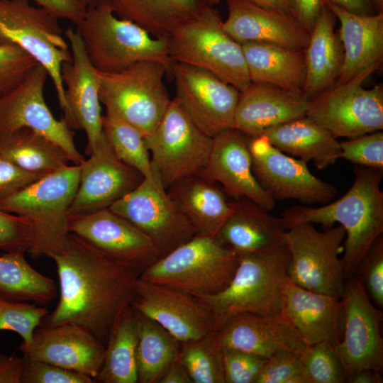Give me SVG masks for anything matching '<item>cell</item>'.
Here are the masks:
<instances>
[{
  "mask_svg": "<svg viewBox=\"0 0 383 383\" xmlns=\"http://www.w3.org/2000/svg\"><path fill=\"white\" fill-rule=\"evenodd\" d=\"M50 257L57 266L60 295L40 325H79L106 345L119 316L131 305L142 272L70 233L64 250Z\"/></svg>",
  "mask_w": 383,
  "mask_h": 383,
  "instance_id": "6da1fadb",
  "label": "cell"
},
{
  "mask_svg": "<svg viewBox=\"0 0 383 383\" xmlns=\"http://www.w3.org/2000/svg\"><path fill=\"white\" fill-rule=\"evenodd\" d=\"M354 174L351 187L338 200L319 207L296 205L281 216L286 230L302 223L342 226L345 231L342 257L345 279L356 274L360 260L383 233V169L356 165Z\"/></svg>",
  "mask_w": 383,
  "mask_h": 383,
  "instance_id": "7a4b0ae2",
  "label": "cell"
},
{
  "mask_svg": "<svg viewBox=\"0 0 383 383\" xmlns=\"http://www.w3.org/2000/svg\"><path fill=\"white\" fill-rule=\"evenodd\" d=\"M77 29L99 72H117L138 62L155 61L162 64L171 77L168 38H156L135 23L118 17L110 0H95Z\"/></svg>",
  "mask_w": 383,
  "mask_h": 383,
  "instance_id": "3957f363",
  "label": "cell"
},
{
  "mask_svg": "<svg viewBox=\"0 0 383 383\" xmlns=\"http://www.w3.org/2000/svg\"><path fill=\"white\" fill-rule=\"evenodd\" d=\"M239 256L227 287L216 294L199 296L213 316L216 331L240 313L277 315L282 312V293L288 279L290 255L282 243ZM197 297V296H196Z\"/></svg>",
  "mask_w": 383,
  "mask_h": 383,
  "instance_id": "277c9868",
  "label": "cell"
},
{
  "mask_svg": "<svg viewBox=\"0 0 383 383\" xmlns=\"http://www.w3.org/2000/svg\"><path fill=\"white\" fill-rule=\"evenodd\" d=\"M79 182V165H67L0 200V210L24 216L33 230L34 257L62 252L68 240L70 208Z\"/></svg>",
  "mask_w": 383,
  "mask_h": 383,
  "instance_id": "5b68a950",
  "label": "cell"
},
{
  "mask_svg": "<svg viewBox=\"0 0 383 383\" xmlns=\"http://www.w3.org/2000/svg\"><path fill=\"white\" fill-rule=\"evenodd\" d=\"M239 256L216 237L196 234L160 257L140 278L169 286L193 296H211L231 282Z\"/></svg>",
  "mask_w": 383,
  "mask_h": 383,
  "instance_id": "8992f818",
  "label": "cell"
},
{
  "mask_svg": "<svg viewBox=\"0 0 383 383\" xmlns=\"http://www.w3.org/2000/svg\"><path fill=\"white\" fill-rule=\"evenodd\" d=\"M220 13L202 4L168 38L172 61L212 72L240 91L250 82L241 44L224 29Z\"/></svg>",
  "mask_w": 383,
  "mask_h": 383,
  "instance_id": "52a82bcc",
  "label": "cell"
},
{
  "mask_svg": "<svg viewBox=\"0 0 383 383\" xmlns=\"http://www.w3.org/2000/svg\"><path fill=\"white\" fill-rule=\"evenodd\" d=\"M165 75H169L167 68L155 61L138 62L117 72L98 71L100 102L146 138L156 129L172 100Z\"/></svg>",
  "mask_w": 383,
  "mask_h": 383,
  "instance_id": "ba28073f",
  "label": "cell"
},
{
  "mask_svg": "<svg viewBox=\"0 0 383 383\" xmlns=\"http://www.w3.org/2000/svg\"><path fill=\"white\" fill-rule=\"evenodd\" d=\"M58 18L28 0H0V42L16 44L47 71L64 116L67 106L61 76L63 63L71 62L69 45Z\"/></svg>",
  "mask_w": 383,
  "mask_h": 383,
  "instance_id": "9c48e42d",
  "label": "cell"
},
{
  "mask_svg": "<svg viewBox=\"0 0 383 383\" xmlns=\"http://www.w3.org/2000/svg\"><path fill=\"white\" fill-rule=\"evenodd\" d=\"M345 237L340 225L320 231L313 223H302L286 230L282 240L290 255L288 279L309 291L341 299L345 277L340 255Z\"/></svg>",
  "mask_w": 383,
  "mask_h": 383,
  "instance_id": "30bf717a",
  "label": "cell"
},
{
  "mask_svg": "<svg viewBox=\"0 0 383 383\" xmlns=\"http://www.w3.org/2000/svg\"><path fill=\"white\" fill-rule=\"evenodd\" d=\"M155 175L167 189L200 174L208 162L213 138L201 130L174 98L154 132L145 138Z\"/></svg>",
  "mask_w": 383,
  "mask_h": 383,
  "instance_id": "8fae6325",
  "label": "cell"
},
{
  "mask_svg": "<svg viewBox=\"0 0 383 383\" xmlns=\"http://www.w3.org/2000/svg\"><path fill=\"white\" fill-rule=\"evenodd\" d=\"M380 65H372L347 82L335 84L309 101L306 116L335 138H352L383 129V85L364 82Z\"/></svg>",
  "mask_w": 383,
  "mask_h": 383,
  "instance_id": "7c38bea8",
  "label": "cell"
},
{
  "mask_svg": "<svg viewBox=\"0 0 383 383\" xmlns=\"http://www.w3.org/2000/svg\"><path fill=\"white\" fill-rule=\"evenodd\" d=\"M109 209L145 233L160 257L196 235L189 218L158 179L144 178Z\"/></svg>",
  "mask_w": 383,
  "mask_h": 383,
  "instance_id": "4fadbf2b",
  "label": "cell"
},
{
  "mask_svg": "<svg viewBox=\"0 0 383 383\" xmlns=\"http://www.w3.org/2000/svg\"><path fill=\"white\" fill-rule=\"evenodd\" d=\"M341 299L343 331L335 349L346 379L362 370L382 373V309L371 301L357 275L345 279Z\"/></svg>",
  "mask_w": 383,
  "mask_h": 383,
  "instance_id": "5bb4252c",
  "label": "cell"
},
{
  "mask_svg": "<svg viewBox=\"0 0 383 383\" xmlns=\"http://www.w3.org/2000/svg\"><path fill=\"white\" fill-rule=\"evenodd\" d=\"M252 172L260 185L276 200L294 199L304 204L331 202L335 185L314 176L307 163L286 155L266 137H248Z\"/></svg>",
  "mask_w": 383,
  "mask_h": 383,
  "instance_id": "9a60e30c",
  "label": "cell"
},
{
  "mask_svg": "<svg viewBox=\"0 0 383 383\" xmlns=\"http://www.w3.org/2000/svg\"><path fill=\"white\" fill-rule=\"evenodd\" d=\"M175 99L191 118L211 137L233 128L240 91L206 70L172 63Z\"/></svg>",
  "mask_w": 383,
  "mask_h": 383,
  "instance_id": "2e32d148",
  "label": "cell"
},
{
  "mask_svg": "<svg viewBox=\"0 0 383 383\" xmlns=\"http://www.w3.org/2000/svg\"><path fill=\"white\" fill-rule=\"evenodd\" d=\"M131 306L158 323L179 343L216 331L213 316L201 299L169 286L139 277Z\"/></svg>",
  "mask_w": 383,
  "mask_h": 383,
  "instance_id": "e0dca14e",
  "label": "cell"
},
{
  "mask_svg": "<svg viewBox=\"0 0 383 383\" xmlns=\"http://www.w3.org/2000/svg\"><path fill=\"white\" fill-rule=\"evenodd\" d=\"M48 77L46 70L38 64L18 87L0 97V131L31 128L61 146L74 165H80L84 157L77 149L73 129L64 118H55L45 103Z\"/></svg>",
  "mask_w": 383,
  "mask_h": 383,
  "instance_id": "ac0fdd59",
  "label": "cell"
},
{
  "mask_svg": "<svg viewBox=\"0 0 383 383\" xmlns=\"http://www.w3.org/2000/svg\"><path fill=\"white\" fill-rule=\"evenodd\" d=\"M68 231L111 259L141 272L160 257L145 233L109 208L70 214Z\"/></svg>",
  "mask_w": 383,
  "mask_h": 383,
  "instance_id": "d6986e66",
  "label": "cell"
},
{
  "mask_svg": "<svg viewBox=\"0 0 383 383\" xmlns=\"http://www.w3.org/2000/svg\"><path fill=\"white\" fill-rule=\"evenodd\" d=\"M65 35L69 43L72 60L63 63L61 67L67 106L63 118L72 129L85 132L87 138L85 151L89 155L104 135L98 70L89 60L77 29L69 27Z\"/></svg>",
  "mask_w": 383,
  "mask_h": 383,
  "instance_id": "ffe728a7",
  "label": "cell"
},
{
  "mask_svg": "<svg viewBox=\"0 0 383 383\" xmlns=\"http://www.w3.org/2000/svg\"><path fill=\"white\" fill-rule=\"evenodd\" d=\"M79 165V182L70 214L108 209L134 189L144 179L114 154L105 135Z\"/></svg>",
  "mask_w": 383,
  "mask_h": 383,
  "instance_id": "44dd1931",
  "label": "cell"
},
{
  "mask_svg": "<svg viewBox=\"0 0 383 383\" xmlns=\"http://www.w3.org/2000/svg\"><path fill=\"white\" fill-rule=\"evenodd\" d=\"M200 174L218 184L233 200L247 198L269 211L274 208L276 200L252 172L248 137L235 128L213 137L208 162Z\"/></svg>",
  "mask_w": 383,
  "mask_h": 383,
  "instance_id": "7402d4cb",
  "label": "cell"
},
{
  "mask_svg": "<svg viewBox=\"0 0 383 383\" xmlns=\"http://www.w3.org/2000/svg\"><path fill=\"white\" fill-rule=\"evenodd\" d=\"M18 349L26 359L48 362L94 379L103 362L105 345L86 328L64 323L38 326L31 342L21 344Z\"/></svg>",
  "mask_w": 383,
  "mask_h": 383,
  "instance_id": "603a6c76",
  "label": "cell"
},
{
  "mask_svg": "<svg viewBox=\"0 0 383 383\" xmlns=\"http://www.w3.org/2000/svg\"><path fill=\"white\" fill-rule=\"evenodd\" d=\"M222 348L235 349L269 358L282 352L300 355L307 345L292 323L282 314L240 313L216 331Z\"/></svg>",
  "mask_w": 383,
  "mask_h": 383,
  "instance_id": "cb8c5ba5",
  "label": "cell"
},
{
  "mask_svg": "<svg viewBox=\"0 0 383 383\" xmlns=\"http://www.w3.org/2000/svg\"><path fill=\"white\" fill-rule=\"evenodd\" d=\"M226 3L228 17L223 26L240 44L263 42L297 50L306 47L310 33L293 15L245 1Z\"/></svg>",
  "mask_w": 383,
  "mask_h": 383,
  "instance_id": "d4e9b609",
  "label": "cell"
},
{
  "mask_svg": "<svg viewBox=\"0 0 383 383\" xmlns=\"http://www.w3.org/2000/svg\"><path fill=\"white\" fill-rule=\"evenodd\" d=\"M281 313L292 323L305 343L322 341L336 345L343 331L340 298L304 289L288 279L282 293Z\"/></svg>",
  "mask_w": 383,
  "mask_h": 383,
  "instance_id": "484cf974",
  "label": "cell"
},
{
  "mask_svg": "<svg viewBox=\"0 0 383 383\" xmlns=\"http://www.w3.org/2000/svg\"><path fill=\"white\" fill-rule=\"evenodd\" d=\"M309 100L302 92L250 82L240 91L233 128L248 137L306 115Z\"/></svg>",
  "mask_w": 383,
  "mask_h": 383,
  "instance_id": "4316f807",
  "label": "cell"
},
{
  "mask_svg": "<svg viewBox=\"0 0 383 383\" xmlns=\"http://www.w3.org/2000/svg\"><path fill=\"white\" fill-rule=\"evenodd\" d=\"M340 22L343 65L335 84H343L383 59V12L356 14L325 3Z\"/></svg>",
  "mask_w": 383,
  "mask_h": 383,
  "instance_id": "83f0119b",
  "label": "cell"
},
{
  "mask_svg": "<svg viewBox=\"0 0 383 383\" xmlns=\"http://www.w3.org/2000/svg\"><path fill=\"white\" fill-rule=\"evenodd\" d=\"M232 211L216 238L243 255L265 250L282 243L286 231L281 217L247 198L231 201Z\"/></svg>",
  "mask_w": 383,
  "mask_h": 383,
  "instance_id": "f1b7e54d",
  "label": "cell"
},
{
  "mask_svg": "<svg viewBox=\"0 0 383 383\" xmlns=\"http://www.w3.org/2000/svg\"><path fill=\"white\" fill-rule=\"evenodd\" d=\"M335 16L325 4L304 50L306 77L302 93L309 101L335 84L343 61V48L335 31Z\"/></svg>",
  "mask_w": 383,
  "mask_h": 383,
  "instance_id": "f546056e",
  "label": "cell"
},
{
  "mask_svg": "<svg viewBox=\"0 0 383 383\" xmlns=\"http://www.w3.org/2000/svg\"><path fill=\"white\" fill-rule=\"evenodd\" d=\"M260 135L284 153L306 163L313 161L318 170H325L341 158L338 139L306 116L270 127Z\"/></svg>",
  "mask_w": 383,
  "mask_h": 383,
  "instance_id": "4dcf8cb0",
  "label": "cell"
},
{
  "mask_svg": "<svg viewBox=\"0 0 383 383\" xmlns=\"http://www.w3.org/2000/svg\"><path fill=\"white\" fill-rule=\"evenodd\" d=\"M196 234L216 237L231 214V201L218 184L201 174L182 179L167 189Z\"/></svg>",
  "mask_w": 383,
  "mask_h": 383,
  "instance_id": "1f68e13d",
  "label": "cell"
},
{
  "mask_svg": "<svg viewBox=\"0 0 383 383\" xmlns=\"http://www.w3.org/2000/svg\"><path fill=\"white\" fill-rule=\"evenodd\" d=\"M250 82L302 92L306 67L304 50L263 43L241 44Z\"/></svg>",
  "mask_w": 383,
  "mask_h": 383,
  "instance_id": "d6a6232c",
  "label": "cell"
},
{
  "mask_svg": "<svg viewBox=\"0 0 383 383\" xmlns=\"http://www.w3.org/2000/svg\"><path fill=\"white\" fill-rule=\"evenodd\" d=\"M0 155L25 171L41 175L71 162L61 146L26 127L0 131Z\"/></svg>",
  "mask_w": 383,
  "mask_h": 383,
  "instance_id": "836d02e7",
  "label": "cell"
},
{
  "mask_svg": "<svg viewBox=\"0 0 383 383\" xmlns=\"http://www.w3.org/2000/svg\"><path fill=\"white\" fill-rule=\"evenodd\" d=\"M116 15L139 25L156 38L172 33L199 12L200 0H110Z\"/></svg>",
  "mask_w": 383,
  "mask_h": 383,
  "instance_id": "e575fe53",
  "label": "cell"
},
{
  "mask_svg": "<svg viewBox=\"0 0 383 383\" xmlns=\"http://www.w3.org/2000/svg\"><path fill=\"white\" fill-rule=\"evenodd\" d=\"M138 315L130 305L121 314L109 335L103 362L94 382H138Z\"/></svg>",
  "mask_w": 383,
  "mask_h": 383,
  "instance_id": "d590c367",
  "label": "cell"
},
{
  "mask_svg": "<svg viewBox=\"0 0 383 383\" xmlns=\"http://www.w3.org/2000/svg\"><path fill=\"white\" fill-rule=\"evenodd\" d=\"M26 252H6L0 255V297L48 305L57 296L55 283L27 262Z\"/></svg>",
  "mask_w": 383,
  "mask_h": 383,
  "instance_id": "8d00e7d4",
  "label": "cell"
},
{
  "mask_svg": "<svg viewBox=\"0 0 383 383\" xmlns=\"http://www.w3.org/2000/svg\"><path fill=\"white\" fill-rule=\"evenodd\" d=\"M136 313L138 382L159 383L170 364L177 358L179 342L158 323Z\"/></svg>",
  "mask_w": 383,
  "mask_h": 383,
  "instance_id": "74e56055",
  "label": "cell"
},
{
  "mask_svg": "<svg viewBox=\"0 0 383 383\" xmlns=\"http://www.w3.org/2000/svg\"><path fill=\"white\" fill-rule=\"evenodd\" d=\"M102 128L114 154L121 161L138 171L144 178L158 179L152 170L145 138L137 128L109 111L102 116Z\"/></svg>",
  "mask_w": 383,
  "mask_h": 383,
  "instance_id": "f35d334b",
  "label": "cell"
},
{
  "mask_svg": "<svg viewBox=\"0 0 383 383\" xmlns=\"http://www.w3.org/2000/svg\"><path fill=\"white\" fill-rule=\"evenodd\" d=\"M177 358L192 383H225L223 349L216 332L179 343Z\"/></svg>",
  "mask_w": 383,
  "mask_h": 383,
  "instance_id": "ab89813d",
  "label": "cell"
},
{
  "mask_svg": "<svg viewBox=\"0 0 383 383\" xmlns=\"http://www.w3.org/2000/svg\"><path fill=\"white\" fill-rule=\"evenodd\" d=\"M335 344L322 341L307 348L301 357L307 383H343L346 376Z\"/></svg>",
  "mask_w": 383,
  "mask_h": 383,
  "instance_id": "60d3db41",
  "label": "cell"
},
{
  "mask_svg": "<svg viewBox=\"0 0 383 383\" xmlns=\"http://www.w3.org/2000/svg\"><path fill=\"white\" fill-rule=\"evenodd\" d=\"M48 311L38 304L23 301H11L0 297V331L16 333L23 345H28L35 329L41 324Z\"/></svg>",
  "mask_w": 383,
  "mask_h": 383,
  "instance_id": "b9f144b4",
  "label": "cell"
},
{
  "mask_svg": "<svg viewBox=\"0 0 383 383\" xmlns=\"http://www.w3.org/2000/svg\"><path fill=\"white\" fill-rule=\"evenodd\" d=\"M38 64L18 45L0 42V97L18 87Z\"/></svg>",
  "mask_w": 383,
  "mask_h": 383,
  "instance_id": "7bdbcfd3",
  "label": "cell"
},
{
  "mask_svg": "<svg viewBox=\"0 0 383 383\" xmlns=\"http://www.w3.org/2000/svg\"><path fill=\"white\" fill-rule=\"evenodd\" d=\"M341 158L356 165L383 169V133H366L340 142Z\"/></svg>",
  "mask_w": 383,
  "mask_h": 383,
  "instance_id": "ee69618b",
  "label": "cell"
},
{
  "mask_svg": "<svg viewBox=\"0 0 383 383\" xmlns=\"http://www.w3.org/2000/svg\"><path fill=\"white\" fill-rule=\"evenodd\" d=\"M361 280L371 301L383 307V235L372 244L360 260L356 274Z\"/></svg>",
  "mask_w": 383,
  "mask_h": 383,
  "instance_id": "f6af8a7d",
  "label": "cell"
},
{
  "mask_svg": "<svg viewBox=\"0 0 383 383\" xmlns=\"http://www.w3.org/2000/svg\"><path fill=\"white\" fill-rule=\"evenodd\" d=\"M255 383H307L301 356L282 352L267 358Z\"/></svg>",
  "mask_w": 383,
  "mask_h": 383,
  "instance_id": "bcb514c9",
  "label": "cell"
},
{
  "mask_svg": "<svg viewBox=\"0 0 383 383\" xmlns=\"http://www.w3.org/2000/svg\"><path fill=\"white\" fill-rule=\"evenodd\" d=\"M222 349L225 383H255L267 359L238 350Z\"/></svg>",
  "mask_w": 383,
  "mask_h": 383,
  "instance_id": "7dc6e473",
  "label": "cell"
},
{
  "mask_svg": "<svg viewBox=\"0 0 383 383\" xmlns=\"http://www.w3.org/2000/svg\"><path fill=\"white\" fill-rule=\"evenodd\" d=\"M33 243V230L24 216L0 210V250L28 252Z\"/></svg>",
  "mask_w": 383,
  "mask_h": 383,
  "instance_id": "c3c4849f",
  "label": "cell"
},
{
  "mask_svg": "<svg viewBox=\"0 0 383 383\" xmlns=\"http://www.w3.org/2000/svg\"><path fill=\"white\" fill-rule=\"evenodd\" d=\"M26 363L21 383H93V378L48 362L28 360Z\"/></svg>",
  "mask_w": 383,
  "mask_h": 383,
  "instance_id": "681fc988",
  "label": "cell"
},
{
  "mask_svg": "<svg viewBox=\"0 0 383 383\" xmlns=\"http://www.w3.org/2000/svg\"><path fill=\"white\" fill-rule=\"evenodd\" d=\"M43 176L25 171L0 155V200L19 192Z\"/></svg>",
  "mask_w": 383,
  "mask_h": 383,
  "instance_id": "f907efd6",
  "label": "cell"
},
{
  "mask_svg": "<svg viewBox=\"0 0 383 383\" xmlns=\"http://www.w3.org/2000/svg\"><path fill=\"white\" fill-rule=\"evenodd\" d=\"M58 19L72 22L76 26L95 0H33Z\"/></svg>",
  "mask_w": 383,
  "mask_h": 383,
  "instance_id": "816d5d0a",
  "label": "cell"
},
{
  "mask_svg": "<svg viewBox=\"0 0 383 383\" xmlns=\"http://www.w3.org/2000/svg\"><path fill=\"white\" fill-rule=\"evenodd\" d=\"M292 15L310 33L321 10L324 0H289Z\"/></svg>",
  "mask_w": 383,
  "mask_h": 383,
  "instance_id": "f5cc1de1",
  "label": "cell"
},
{
  "mask_svg": "<svg viewBox=\"0 0 383 383\" xmlns=\"http://www.w3.org/2000/svg\"><path fill=\"white\" fill-rule=\"evenodd\" d=\"M25 357L0 353V383H21Z\"/></svg>",
  "mask_w": 383,
  "mask_h": 383,
  "instance_id": "db71d44e",
  "label": "cell"
},
{
  "mask_svg": "<svg viewBox=\"0 0 383 383\" xmlns=\"http://www.w3.org/2000/svg\"><path fill=\"white\" fill-rule=\"evenodd\" d=\"M348 11L361 15L374 13L371 0H324Z\"/></svg>",
  "mask_w": 383,
  "mask_h": 383,
  "instance_id": "11a10c76",
  "label": "cell"
},
{
  "mask_svg": "<svg viewBox=\"0 0 383 383\" xmlns=\"http://www.w3.org/2000/svg\"><path fill=\"white\" fill-rule=\"evenodd\" d=\"M159 383H192L186 370L179 361L174 360L167 369Z\"/></svg>",
  "mask_w": 383,
  "mask_h": 383,
  "instance_id": "9f6ffc18",
  "label": "cell"
},
{
  "mask_svg": "<svg viewBox=\"0 0 383 383\" xmlns=\"http://www.w3.org/2000/svg\"><path fill=\"white\" fill-rule=\"evenodd\" d=\"M382 373L372 370H362L348 377L346 382L349 383H382Z\"/></svg>",
  "mask_w": 383,
  "mask_h": 383,
  "instance_id": "6f0895ef",
  "label": "cell"
},
{
  "mask_svg": "<svg viewBox=\"0 0 383 383\" xmlns=\"http://www.w3.org/2000/svg\"><path fill=\"white\" fill-rule=\"evenodd\" d=\"M226 1L231 0H224ZM259 6L292 15L289 0H240Z\"/></svg>",
  "mask_w": 383,
  "mask_h": 383,
  "instance_id": "680465c9",
  "label": "cell"
},
{
  "mask_svg": "<svg viewBox=\"0 0 383 383\" xmlns=\"http://www.w3.org/2000/svg\"><path fill=\"white\" fill-rule=\"evenodd\" d=\"M377 13L383 12V0H371Z\"/></svg>",
  "mask_w": 383,
  "mask_h": 383,
  "instance_id": "91938a15",
  "label": "cell"
},
{
  "mask_svg": "<svg viewBox=\"0 0 383 383\" xmlns=\"http://www.w3.org/2000/svg\"><path fill=\"white\" fill-rule=\"evenodd\" d=\"M221 0H200L202 4L214 6L220 3Z\"/></svg>",
  "mask_w": 383,
  "mask_h": 383,
  "instance_id": "94428289",
  "label": "cell"
}]
</instances>
